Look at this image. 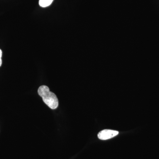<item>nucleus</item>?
Masks as SVG:
<instances>
[{"label": "nucleus", "mask_w": 159, "mask_h": 159, "mask_svg": "<svg viewBox=\"0 0 159 159\" xmlns=\"http://www.w3.org/2000/svg\"><path fill=\"white\" fill-rule=\"evenodd\" d=\"M39 95L42 98L43 102L50 108L55 109L58 106V100L57 96L50 90L48 87L46 85L40 86L38 90Z\"/></svg>", "instance_id": "nucleus-1"}, {"label": "nucleus", "mask_w": 159, "mask_h": 159, "mask_svg": "<svg viewBox=\"0 0 159 159\" xmlns=\"http://www.w3.org/2000/svg\"><path fill=\"white\" fill-rule=\"evenodd\" d=\"M54 0H39V5L41 7L45 8L50 6Z\"/></svg>", "instance_id": "nucleus-3"}, {"label": "nucleus", "mask_w": 159, "mask_h": 159, "mask_svg": "<svg viewBox=\"0 0 159 159\" xmlns=\"http://www.w3.org/2000/svg\"><path fill=\"white\" fill-rule=\"evenodd\" d=\"M119 133L118 131L111 130V129H104L99 133L98 137L100 140H107L118 135Z\"/></svg>", "instance_id": "nucleus-2"}, {"label": "nucleus", "mask_w": 159, "mask_h": 159, "mask_svg": "<svg viewBox=\"0 0 159 159\" xmlns=\"http://www.w3.org/2000/svg\"><path fill=\"white\" fill-rule=\"evenodd\" d=\"M2 50L0 49V66H1L2 65Z\"/></svg>", "instance_id": "nucleus-4"}]
</instances>
